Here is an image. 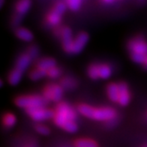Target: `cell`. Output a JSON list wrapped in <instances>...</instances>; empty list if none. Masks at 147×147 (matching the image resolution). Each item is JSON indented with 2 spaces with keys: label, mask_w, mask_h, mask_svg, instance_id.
I'll use <instances>...</instances> for the list:
<instances>
[{
  "label": "cell",
  "mask_w": 147,
  "mask_h": 147,
  "mask_svg": "<svg viewBox=\"0 0 147 147\" xmlns=\"http://www.w3.org/2000/svg\"><path fill=\"white\" fill-rule=\"evenodd\" d=\"M27 53L29 55V56H31L32 59L36 58L39 53L38 48L36 46H35V45H32V46H31L29 48Z\"/></svg>",
  "instance_id": "f1b7e54d"
},
{
  "label": "cell",
  "mask_w": 147,
  "mask_h": 147,
  "mask_svg": "<svg viewBox=\"0 0 147 147\" xmlns=\"http://www.w3.org/2000/svg\"><path fill=\"white\" fill-rule=\"evenodd\" d=\"M99 78L107 79L112 74V68L107 64H98Z\"/></svg>",
  "instance_id": "ac0fdd59"
},
{
  "label": "cell",
  "mask_w": 147,
  "mask_h": 147,
  "mask_svg": "<svg viewBox=\"0 0 147 147\" xmlns=\"http://www.w3.org/2000/svg\"><path fill=\"white\" fill-rule=\"evenodd\" d=\"M75 147H98V144L93 140L82 138L76 140L74 143Z\"/></svg>",
  "instance_id": "d6986e66"
},
{
  "label": "cell",
  "mask_w": 147,
  "mask_h": 147,
  "mask_svg": "<svg viewBox=\"0 0 147 147\" xmlns=\"http://www.w3.org/2000/svg\"><path fill=\"white\" fill-rule=\"evenodd\" d=\"M104 3H106V4H111V3H114L115 1H112V0H105V1H103Z\"/></svg>",
  "instance_id": "f546056e"
},
{
  "label": "cell",
  "mask_w": 147,
  "mask_h": 147,
  "mask_svg": "<svg viewBox=\"0 0 147 147\" xmlns=\"http://www.w3.org/2000/svg\"><path fill=\"white\" fill-rule=\"evenodd\" d=\"M59 37L65 51L68 53H72L74 39L72 38V32L71 29L68 27L61 28Z\"/></svg>",
  "instance_id": "52a82bcc"
},
{
  "label": "cell",
  "mask_w": 147,
  "mask_h": 147,
  "mask_svg": "<svg viewBox=\"0 0 147 147\" xmlns=\"http://www.w3.org/2000/svg\"><path fill=\"white\" fill-rule=\"evenodd\" d=\"M22 75H23V72L18 70L17 68H14L11 71L9 76H8V82L11 85H17L20 81Z\"/></svg>",
  "instance_id": "e0dca14e"
},
{
  "label": "cell",
  "mask_w": 147,
  "mask_h": 147,
  "mask_svg": "<svg viewBox=\"0 0 147 147\" xmlns=\"http://www.w3.org/2000/svg\"><path fill=\"white\" fill-rule=\"evenodd\" d=\"M147 56V55H146ZM146 56H144V55H140V54H131V59L134 62H136V63H138V64H143L144 63L146 60Z\"/></svg>",
  "instance_id": "83f0119b"
},
{
  "label": "cell",
  "mask_w": 147,
  "mask_h": 147,
  "mask_svg": "<svg viewBox=\"0 0 147 147\" xmlns=\"http://www.w3.org/2000/svg\"><path fill=\"white\" fill-rule=\"evenodd\" d=\"M88 75L91 79L97 80L99 79V71H98V64L94 63L89 66L87 71Z\"/></svg>",
  "instance_id": "44dd1931"
},
{
  "label": "cell",
  "mask_w": 147,
  "mask_h": 147,
  "mask_svg": "<svg viewBox=\"0 0 147 147\" xmlns=\"http://www.w3.org/2000/svg\"><path fill=\"white\" fill-rule=\"evenodd\" d=\"M107 93L110 101L118 102L119 98V86L115 83H110L107 87Z\"/></svg>",
  "instance_id": "8fae6325"
},
{
  "label": "cell",
  "mask_w": 147,
  "mask_h": 147,
  "mask_svg": "<svg viewBox=\"0 0 147 147\" xmlns=\"http://www.w3.org/2000/svg\"><path fill=\"white\" fill-rule=\"evenodd\" d=\"M77 119V113L68 104L65 102H59L56 106L55 111L54 122L59 127H61L68 121H75Z\"/></svg>",
  "instance_id": "7a4b0ae2"
},
{
  "label": "cell",
  "mask_w": 147,
  "mask_h": 147,
  "mask_svg": "<svg viewBox=\"0 0 147 147\" xmlns=\"http://www.w3.org/2000/svg\"><path fill=\"white\" fill-rule=\"evenodd\" d=\"M56 66V61L52 58H43L38 61L36 63V68L43 70L47 72V71Z\"/></svg>",
  "instance_id": "7c38bea8"
},
{
  "label": "cell",
  "mask_w": 147,
  "mask_h": 147,
  "mask_svg": "<svg viewBox=\"0 0 147 147\" xmlns=\"http://www.w3.org/2000/svg\"><path fill=\"white\" fill-rule=\"evenodd\" d=\"M63 95V89L60 85L51 83L45 88L43 92V96L48 101H52L59 102Z\"/></svg>",
  "instance_id": "277c9868"
},
{
  "label": "cell",
  "mask_w": 147,
  "mask_h": 147,
  "mask_svg": "<svg viewBox=\"0 0 147 147\" xmlns=\"http://www.w3.org/2000/svg\"><path fill=\"white\" fill-rule=\"evenodd\" d=\"M119 98L118 103L122 106H126L128 105L131 100V94L128 85L125 83H119Z\"/></svg>",
  "instance_id": "9c48e42d"
},
{
  "label": "cell",
  "mask_w": 147,
  "mask_h": 147,
  "mask_svg": "<svg viewBox=\"0 0 147 147\" xmlns=\"http://www.w3.org/2000/svg\"><path fill=\"white\" fill-rule=\"evenodd\" d=\"M32 59L31 56H29L28 53H24L22 54L18 57V59L16 62V67L18 70L20 71L21 72L25 71L26 70L29 68V65L31 63Z\"/></svg>",
  "instance_id": "30bf717a"
},
{
  "label": "cell",
  "mask_w": 147,
  "mask_h": 147,
  "mask_svg": "<svg viewBox=\"0 0 147 147\" xmlns=\"http://www.w3.org/2000/svg\"><path fill=\"white\" fill-rule=\"evenodd\" d=\"M62 128H63L66 131L74 133L78 130V125L76 124L75 121H68L62 126Z\"/></svg>",
  "instance_id": "cb8c5ba5"
},
{
  "label": "cell",
  "mask_w": 147,
  "mask_h": 147,
  "mask_svg": "<svg viewBox=\"0 0 147 147\" xmlns=\"http://www.w3.org/2000/svg\"><path fill=\"white\" fill-rule=\"evenodd\" d=\"M17 119L13 113H8L3 117V124L7 128H11L15 125Z\"/></svg>",
  "instance_id": "ffe728a7"
},
{
  "label": "cell",
  "mask_w": 147,
  "mask_h": 147,
  "mask_svg": "<svg viewBox=\"0 0 147 147\" xmlns=\"http://www.w3.org/2000/svg\"><path fill=\"white\" fill-rule=\"evenodd\" d=\"M89 41V35L86 32H80L73 41L72 53L77 54L81 52Z\"/></svg>",
  "instance_id": "ba28073f"
},
{
  "label": "cell",
  "mask_w": 147,
  "mask_h": 147,
  "mask_svg": "<svg viewBox=\"0 0 147 147\" xmlns=\"http://www.w3.org/2000/svg\"><path fill=\"white\" fill-rule=\"evenodd\" d=\"M61 69L58 68L57 66H55L53 68H51V69L47 71V76H48L49 78H52V79H56L58 78L60 75H61Z\"/></svg>",
  "instance_id": "d4e9b609"
},
{
  "label": "cell",
  "mask_w": 147,
  "mask_h": 147,
  "mask_svg": "<svg viewBox=\"0 0 147 147\" xmlns=\"http://www.w3.org/2000/svg\"><path fill=\"white\" fill-rule=\"evenodd\" d=\"M61 14L52 9L47 16V23L51 26H56L61 22Z\"/></svg>",
  "instance_id": "4fadbf2b"
},
{
  "label": "cell",
  "mask_w": 147,
  "mask_h": 147,
  "mask_svg": "<svg viewBox=\"0 0 147 147\" xmlns=\"http://www.w3.org/2000/svg\"><path fill=\"white\" fill-rule=\"evenodd\" d=\"M78 111L80 114L98 121L110 122L114 120L116 117V111L112 107H94L90 105L82 104L78 106Z\"/></svg>",
  "instance_id": "6da1fadb"
},
{
  "label": "cell",
  "mask_w": 147,
  "mask_h": 147,
  "mask_svg": "<svg viewBox=\"0 0 147 147\" xmlns=\"http://www.w3.org/2000/svg\"><path fill=\"white\" fill-rule=\"evenodd\" d=\"M48 102L45 97L40 95H23L17 98L15 100L17 106L26 110L43 107Z\"/></svg>",
  "instance_id": "3957f363"
},
{
  "label": "cell",
  "mask_w": 147,
  "mask_h": 147,
  "mask_svg": "<svg viewBox=\"0 0 147 147\" xmlns=\"http://www.w3.org/2000/svg\"><path fill=\"white\" fill-rule=\"evenodd\" d=\"M128 51L131 54L147 55V41L141 38L136 37L131 39L128 44Z\"/></svg>",
  "instance_id": "8992f818"
},
{
  "label": "cell",
  "mask_w": 147,
  "mask_h": 147,
  "mask_svg": "<svg viewBox=\"0 0 147 147\" xmlns=\"http://www.w3.org/2000/svg\"><path fill=\"white\" fill-rule=\"evenodd\" d=\"M35 130L38 132L39 134H41L42 135H47L50 133V129H49L46 125H45L38 124L35 126Z\"/></svg>",
  "instance_id": "4316f807"
},
{
  "label": "cell",
  "mask_w": 147,
  "mask_h": 147,
  "mask_svg": "<svg viewBox=\"0 0 147 147\" xmlns=\"http://www.w3.org/2000/svg\"><path fill=\"white\" fill-rule=\"evenodd\" d=\"M143 66H144V68H145L146 69H147V56L146 57L145 62H144V63H143Z\"/></svg>",
  "instance_id": "4dcf8cb0"
},
{
  "label": "cell",
  "mask_w": 147,
  "mask_h": 147,
  "mask_svg": "<svg viewBox=\"0 0 147 147\" xmlns=\"http://www.w3.org/2000/svg\"><path fill=\"white\" fill-rule=\"evenodd\" d=\"M31 2L29 0H22L17 3L15 9L17 14L20 16H23L26 13L30 8Z\"/></svg>",
  "instance_id": "5bb4252c"
},
{
  "label": "cell",
  "mask_w": 147,
  "mask_h": 147,
  "mask_svg": "<svg viewBox=\"0 0 147 147\" xmlns=\"http://www.w3.org/2000/svg\"><path fill=\"white\" fill-rule=\"evenodd\" d=\"M45 76H47V71L38 69V68H35V69L32 70L29 74V78L32 80H38L45 78Z\"/></svg>",
  "instance_id": "7402d4cb"
},
{
  "label": "cell",
  "mask_w": 147,
  "mask_h": 147,
  "mask_svg": "<svg viewBox=\"0 0 147 147\" xmlns=\"http://www.w3.org/2000/svg\"><path fill=\"white\" fill-rule=\"evenodd\" d=\"M68 8L67 7V5H66L65 2H57L55 4L54 7L53 9L55 11H56L57 13H59V14L62 15V14L65 11L66 8Z\"/></svg>",
  "instance_id": "484cf974"
},
{
  "label": "cell",
  "mask_w": 147,
  "mask_h": 147,
  "mask_svg": "<svg viewBox=\"0 0 147 147\" xmlns=\"http://www.w3.org/2000/svg\"><path fill=\"white\" fill-rule=\"evenodd\" d=\"M67 7L74 11H77L81 8L82 1L80 0H68L65 2Z\"/></svg>",
  "instance_id": "603a6c76"
},
{
  "label": "cell",
  "mask_w": 147,
  "mask_h": 147,
  "mask_svg": "<svg viewBox=\"0 0 147 147\" xmlns=\"http://www.w3.org/2000/svg\"><path fill=\"white\" fill-rule=\"evenodd\" d=\"M26 112L33 120L38 121V122L54 118L55 116V111L50 110V109L45 108L44 107H38V108L29 109V110H26Z\"/></svg>",
  "instance_id": "5b68a950"
},
{
  "label": "cell",
  "mask_w": 147,
  "mask_h": 147,
  "mask_svg": "<svg viewBox=\"0 0 147 147\" xmlns=\"http://www.w3.org/2000/svg\"><path fill=\"white\" fill-rule=\"evenodd\" d=\"M16 35L20 40L27 42L31 41L33 39L32 33L26 28H18L16 30Z\"/></svg>",
  "instance_id": "2e32d148"
},
{
  "label": "cell",
  "mask_w": 147,
  "mask_h": 147,
  "mask_svg": "<svg viewBox=\"0 0 147 147\" xmlns=\"http://www.w3.org/2000/svg\"><path fill=\"white\" fill-rule=\"evenodd\" d=\"M60 86H62L63 89L71 90V89H74L77 87L78 82L74 78H71V77H65L61 80Z\"/></svg>",
  "instance_id": "9a60e30c"
}]
</instances>
